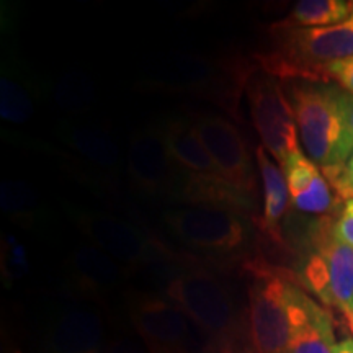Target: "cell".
I'll list each match as a JSON object with an SVG mask.
<instances>
[{"mask_svg": "<svg viewBox=\"0 0 353 353\" xmlns=\"http://www.w3.org/2000/svg\"><path fill=\"white\" fill-rule=\"evenodd\" d=\"M304 151L321 170L341 167L353 154L343 117V94L324 81L291 79L285 87Z\"/></svg>", "mask_w": 353, "mask_h": 353, "instance_id": "1", "label": "cell"}, {"mask_svg": "<svg viewBox=\"0 0 353 353\" xmlns=\"http://www.w3.org/2000/svg\"><path fill=\"white\" fill-rule=\"evenodd\" d=\"M275 51L263 57L272 76L319 81L325 65L353 57V15L343 23L324 28H286L273 25Z\"/></svg>", "mask_w": 353, "mask_h": 353, "instance_id": "2", "label": "cell"}, {"mask_svg": "<svg viewBox=\"0 0 353 353\" xmlns=\"http://www.w3.org/2000/svg\"><path fill=\"white\" fill-rule=\"evenodd\" d=\"M165 298L208 335L214 345L236 342V306L229 290L211 272L195 268L179 273L167 283Z\"/></svg>", "mask_w": 353, "mask_h": 353, "instance_id": "3", "label": "cell"}, {"mask_svg": "<svg viewBox=\"0 0 353 353\" xmlns=\"http://www.w3.org/2000/svg\"><path fill=\"white\" fill-rule=\"evenodd\" d=\"M312 254L303 268L307 288L330 307H337L353 327V247L321 221L312 234Z\"/></svg>", "mask_w": 353, "mask_h": 353, "instance_id": "4", "label": "cell"}, {"mask_svg": "<svg viewBox=\"0 0 353 353\" xmlns=\"http://www.w3.org/2000/svg\"><path fill=\"white\" fill-rule=\"evenodd\" d=\"M250 117L265 151L283 167L299 149L298 126L293 107L280 81L267 70L255 72L247 81Z\"/></svg>", "mask_w": 353, "mask_h": 353, "instance_id": "5", "label": "cell"}, {"mask_svg": "<svg viewBox=\"0 0 353 353\" xmlns=\"http://www.w3.org/2000/svg\"><path fill=\"white\" fill-rule=\"evenodd\" d=\"M291 286L275 272L255 270L249 286V341L255 353H288Z\"/></svg>", "mask_w": 353, "mask_h": 353, "instance_id": "6", "label": "cell"}, {"mask_svg": "<svg viewBox=\"0 0 353 353\" xmlns=\"http://www.w3.org/2000/svg\"><path fill=\"white\" fill-rule=\"evenodd\" d=\"M192 125L208 149L221 179L250 200L255 193V175L249 149L239 130L214 114H198Z\"/></svg>", "mask_w": 353, "mask_h": 353, "instance_id": "7", "label": "cell"}, {"mask_svg": "<svg viewBox=\"0 0 353 353\" xmlns=\"http://www.w3.org/2000/svg\"><path fill=\"white\" fill-rule=\"evenodd\" d=\"M164 221L176 237L206 250H236L244 245L249 237L241 214L226 210L190 206L169 211L164 214Z\"/></svg>", "mask_w": 353, "mask_h": 353, "instance_id": "8", "label": "cell"}, {"mask_svg": "<svg viewBox=\"0 0 353 353\" xmlns=\"http://www.w3.org/2000/svg\"><path fill=\"white\" fill-rule=\"evenodd\" d=\"M131 321L149 353H192L187 316L167 298H138L131 306Z\"/></svg>", "mask_w": 353, "mask_h": 353, "instance_id": "9", "label": "cell"}, {"mask_svg": "<svg viewBox=\"0 0 353 353\" xmlns=\"http://www.w3.org/2000/svg\"><path fill=\"white\" fill-rule=\"evenodd\" d=\"M76 221L82 232L94 242L97 249L113 260L128 265L151 262L157 257L170 255L165 247L151 242L126 221L101 213H79Z\"/></svg>", "mask_w": 353, "mask_h": 353, "instance_id": "10", "label": "cell"}, {"mask_svg": "<svg viewBox=\"0 0 353 353\" xmlns=\"http://www.w3.org/2000/svg\"><path fill=\"white\" fill-rule=\"evenodd\" d=\"M335 345L330 312L296 285L291 286L288 353H334Z\"/></svg>", "mask_w": 353, "mask_h": 353, "instance_id": "11", "label": "cell"}, {"mask_svg": "<svg viewBox=\"0 0 353 353\" xmlns=\"http://www.w3.org/2000/svg\"><path fill=\"white\" fill-rule=\"evenodd\" d=\"M281 169L294 208L309 214H325L337 205L327 179L303 151L293 154Z\"/></svg>", "mask_w": 353, "mask_h": 353, "instance_id": "12", "label": "cell"}, {"mask_svg": "<svg viewBox=\"0 0 353 353\" xmlns=\"http://www.w3.org/2000/svg\"><path fill=\"white\" fill-rule=\"evenodd\" d=\"M172 159L161 136L139 132L128 151V172L136 187L149 195L164 193L172 179Z\"/></svg>", "mask_w": 353, "mask_h": 353, "instance_id": "13", "label": "cell"}, {"mask_svg": "<svg viewBox=\"0 0 353 353\" xmlns=\"http://www.w3.org/2000/svg\"><path fill=\"white\" fill-rule=\"evenodd\" d=\"M161 138L172 162L187 172V176L224 182L208 149L192 123H185L182 120L170 123L164 128Z\"/></svg>", "mask_w": 353, "mask_h": 353, "instance_id": "14", "label": "cell"}, {"mask_svg": "<svg viewBox=\"0 0 353 353\" xmlns=\"http://www.w3.org/2000/svg\"><path fill=\"white\" fill-rule=\"evenodd\" d=\"M100 317L87 309H70L56 321L51 332L54 353H100Z\"/></svg>", "mask_w": 353, "mask_h": 353, "instance_id": "15", "label": "cell"}, {"mask_svg": "<svg viewBox=\"0 0 353 353\" xmlns=\"http://www.w3.org/2000/svg\"><path fill=\"white\" fill-rule=\"evenodd\" d=\"M255 161H257L260 180H262V195H263V211L260 226L270 236L278 239V226L280 221L288 210L290 205V190L286 183L283 169H280L270 154L265 151L263 145H259L255 151Z\"/></svg>", "mask_w": 353, "mask_h": 353, "instance_id": "16", "label": "cell"}, {"mask_svg": "<svg viewBox=\"0 0 353 353\" xmlns=\"http://www.w3.org/2000/svg\"><path fill=\"white\" fill-rule=\"evenodd\" d=\"M352 15L353 0H301L276 25L286 28H324L343 23Z\"/></svg>", "mask_w": 353, "mask_h": 353, "instance_id": "17", "label": "cell"}, {"mask_svg": "<svg viewBox=\"0 0 353 353\" xmlns=\"http://www.w3.org/2000/svg\"><path fill=\"white\" fill-rule=\"evenodd\" d=\"M70 272L83 286L94 290L112 286L120 273L112 257L90 245L70 255Z\"/></svg>", "mask_w": 353, "mask_h": 353, "instance_id": "18", "label": "cell"}, {"mask_svg": "<svg viewBox=\"0 0 353 353\" xmlns=\"http://www.w3.org/2000/svg\"><path fill=\"white\" fill-rule=\"evenodd\" d=\"M68 141L70 145L82 152L83 156L97 164L105 167H114L118 164V148L105 136L82 128H70L68 132Z\"/></svg>", "mask_w": 353, "mask_h": 353, "instance_id": "19", "label": "cell"}, {"mask_svg": "<svg viewBox=\"0 0 353 353\" xmlns=\"http://www.w3.org/2000/svg\"><path fill=\"white\" fill-rule=\"evenodd\" d=\"M32 114V101L28 95L12 82H2V117L10 121H25Z\"/></svg>", "mask_w": 353, "mask_h": 353, "instance_id": "20", "label": "cell"}, {"mask_svg": "<svg viewBox=\"0 0 353 353\" xmlns=\"http://www.w3.org/2000/svg\"><path fill=\"white\" fill-rule=\"evenodd\" d=\"M325 179L334 190L339 200L350 201L353 200V154L345 164L341 167H334V169L322 170Z\"/></svg>", "mask_w": 353, "mask_h": 353, "instance_id": "21", "label": "cell"}, {"mask_svg": "<svg viewBox=\"0 0 353 353\" xmlns=\"http://www.w3.org/2000/svg\"><path fill=\"white\" fill-rule=\"evenodd\" d=\"M319 81L335 82L339 87L353 95V57L341 63L325 65L319 72Z\"/></svg>", "mask_w": 353, "mask_h": 353, "instance_id": "22", "label": "cell"}, {"mask_svg": "<svg viewBox=\"0 0 353 353\" xmlns=\"http://www.w3.org/2000/svg\"><path fill=\"white\" fill-rule=\"evenodd\" d=\"M17 190V198L2 195L3 208H6L8 213H23L25 210L33 208L34 205V196L33 193L30 192V188H26L23 183H13Z\"/></svg>", "mask_w": 353, "mask_h": 353, "instance_id": "23", "label": "cell"}, {"mask_svg": "<svg viewBox=\"0 0 353 353\" xmlns=\"http://www.w3.org/2000/svg\"><path fill=\"white\" fill-rule=\"evenodd\" d=\"M334 231L343 242L353 247V200L347 203L341 218L334 223Z\"/></svg>", "mask_w": 353, "mask_h": 353, "instance_id": "24", "label": "cell"}, {"mask_svg": "<svg viewBox=\"0 0 353 353\" xmlns=\"http://www.w3.org/2000/svg\"><path fill=\"white\" fill-rule=\"evenodd\" d=\"M105 353H149V350L145 348L144 343H138L125 337L110 343V347Z\"/></svg>", "mask_w": 353, "mask_h": 353, "instance_id": "25", "label": "cell"}, {"mask_svg": "<svg viewBox=\"0 0 353 353\" xmlns=\"http://www.w3.org/2000/svg\"><path fill=\"white\" fill-rule=\"evenodd\" d=\"M343 117H345L348 134L353 141V95L348 92L343 94Z\"/></svg>", "mask_w": 353, "mask_h": 353, "instance_id": "26", "label": "cell"}, {"mask_svg": "<svg viewBox=\"0 0 353 353\" xmlns=\"http://www.w3.org/2000/svg\"><path fill=\"white\" fill-rule=\"evenodd\" d=\"M213 353H255L252 348L239 347L236 342L224 343V345H214Z\"/></svg>", "mask_w": 353, "mask_h": 353, "instance_id": "27", "label": "cell"}, {"mask_svg": "<svg viewBox=\"0 0 353 353\" xmlns=\"http://www.w3.org/2000/svg\"><path fill=\"white\" fill-rule=\"evenodd\" d=\"M334 353H353V339L348 337L343 339L341 342H337Z\"/></svg>", "mask_w": 353, "mask_h": 353, "instance_id": "28", "label": "cell"}, {"mask_svg": "<svg viewBox=\"0 0 353 353\" xmlns=\"http://www.w3.org/2000/svg\"><path fill=\"white\" fill-rule=\"evenodd\" d=\"M352 330H353V327H352Z\"/></svg>", "mask_w": 353, "mask_h": 353, "instance_id": "29", "label": "cell"}]
</instances>
